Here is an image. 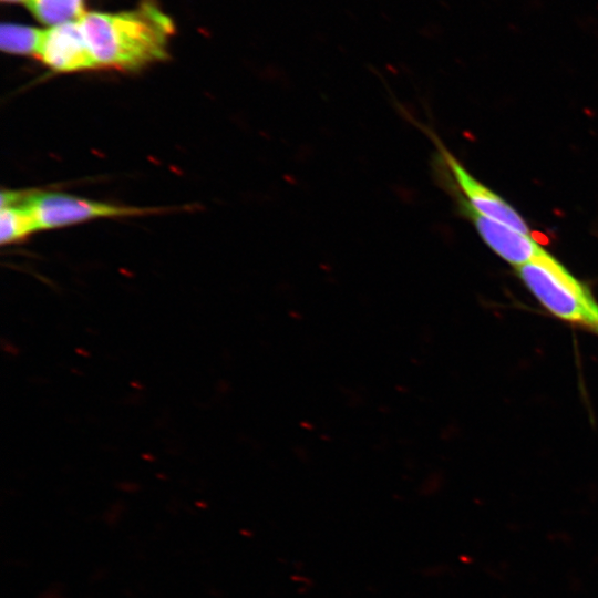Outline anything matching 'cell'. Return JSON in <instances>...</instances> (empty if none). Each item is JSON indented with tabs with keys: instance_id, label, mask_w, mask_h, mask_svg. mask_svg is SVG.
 I'll return each instance as SVG.
<instances>
[{
	"instance_id": "obj_1",
	"label": "cell",
	"mask_w": 598,
	"mask_h": 598,
	"mask_svg": "<svg viewBox=\"0 0 598 598\" xmlns=\"http://www.w3.org/2000/svg\"><path fill=\"white\" fill-rule=\"evenodd\" d=\"M95 69L135 70L167 56L171 18L153 0L134 10L85 12L80 18Z\"/></svg>"
},
{
	"instance_id": "obj_2",
	"label": "cell",
	"mask_w": 598,
	"mask_h": 598,
	"mask_svg": "<svg viewBox=\"0 0 598 598\" xmlns=\"http://www.w3.org/2000/svg\"><path fill=\"white\" fill-rule=\"evenodd\" d=\"M516 270L528 290L553 315L568 321L598 324V303L589 290L549 252Z\"/></svg>"
},
{
	"instance_id": "obj_3",
	"label": "cell",
	"mask_w": 598,
	"mask_h": 598,
	"mask_svg": "<svg viewBox=\"0 0 598 598\" xmlns=\"http://www.w3.org/2000/svg\"><path fill=\"white\" fill-rule=\"evenodd\" d=\"M22 203L31 213L38 230L65 227L94 218L137 216L161 209L118 206L60 193H23Z\"/></svg>"
},
{
	"instance_id": "obj_4",
	"label": "cell",
	"mask_w": 598,
	"mask_h": 598,
	"mask_svg": "<svg viewBox=\"0 0 598 598\" xmlns=\"http://www.w3.org/2000/svg\"><path fill=\"white\" fill-rule=\"evenodd\" d=\"M411 120L432 140L437 148L436 155L440 162L454 181L453 186L461 192V196L475 212L520 233L529 234L525 220L507 202L472 176L430 127L416 122L415 118Z\"/></svg>"
},
{
	"instance_id": "obj_5",
	"label": "cell",
	"mask_w": 598,
	"mask_h": 598,
	"mask_svg": "<svg viewBox=\"0 0 598 598\" xmlns=\"http://www.w3.org/2000/svg\"><path fill=\"white\" fill-rule=\"evenodd\" d=\"M35 58L55 72L95 69L80 19L43 30Z\"/></svg>"
},
{
	"instance_id": "obj_6",
	"label": "cell",
	"mask_w": 598,
	"mask_h": 598,
	"mask_svg": "<svg viewBox=\"0 0 598 598\" xmlns=\"http://www.w3.org/2000/svg\"><path fill=\"white\" fill-rule=\"evenodd\" d=\"M456 199L460 212L470 218L482 239L507 262L518 267L546 251L530 234L520 233L506 224L478 214L461 195H457Z\"/></svg>"
},
{
	"instance_id": "obj_7",
	"label": "cell",
	"mask_w": 598,
	"mask_h": 598,
	"mask_svg": "<svg viewBox=\"0 0 598 598\" xmlns=\"http://www.w3.org/2000/svg\"><path fill=\"white\" fill-rule=\"evenodd\" d=\"M38 231L35 221L29 209L20 202L1 208L0 243L13 244Z\"/></svg>"
},
{
	"instance_id": "obj_8",
	"label": "cell",
	"mask_w": 598,
	"mask_h": 598,
	"mask_svg": "<svg viewBox=\"0 0 598 598\" xmlns=\"http://www.w3.org/2000/svg\"><path fill=\"white\" fill-rule=\"evenodd\" d=\"M28 6L40 21L51 25L78 20L85 13L82 0H34Z\"/></svg>"
},
{
	"instance_id": "obj_9",
	"label": "cell",
	"mask_w": 598,
	"mask_h": 598,
	"mask_svg": "<svg viewBox=\"0 0 598 598\" xmlns=\"http://www.w3.org/2000/svg\"><path fill=\"white\" fill-rule=\"evenodd\" d=\"M42 31L19 24H2L1 49L9 53L37 55Z\"/></svg>"
},
{
	"instance_id": "obj_10",
	"label": "cell",
	"mask_w": 598,
	"mask_h": 598,
	"mask_svg": "<svg viewBox=\"0 0 598 598\" xmlns=\"http://www.w3.org/2000/svg\"><path fill=\"white\" fill-rule=\"evenodd\" d=\"M27 1V4L30 3V2H33L34 0H25Z\"/></svg>"
},
{
	"instance_id": "obj_11",
	"label": "cell",
	"mask_w": 598,
	"mask_h": 598,
	"mask_svg": "<svg viewBox=\"0 0 598 598\" xmlns=\"http://www.w3.org/2000/svg\"><path fill=\"white\" fill-rule=\"evenodd\" d=\"M597 330H598V324L596 326Z\"/></svg>"
}]
</instances>
